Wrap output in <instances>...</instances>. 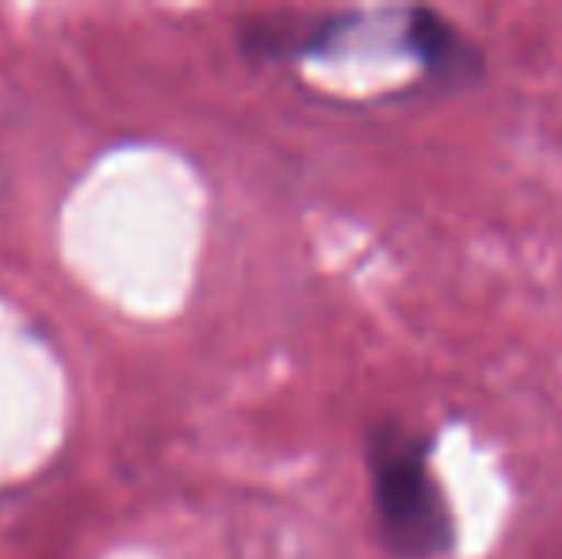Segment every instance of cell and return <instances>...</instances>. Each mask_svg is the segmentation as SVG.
<instances>
[{
  "label": "cell",
  "mask_w": 562,
  "mask_h": 559,
  "mask_svg": "<svg viewBox=\"0 0 562 559\" xmlns=\"http://www.w3.org/2000/svg\"><path fill=\"white\" fill-rule=\"evenodd\" d=\"M437 433L394 418L368 425L363 456L371 479L379 540L394 559H445L456 552L459 525L432 471Z\"/></svg>",
  "instance_id": "obj_1"
}]
</instances>
